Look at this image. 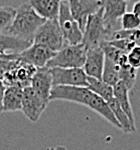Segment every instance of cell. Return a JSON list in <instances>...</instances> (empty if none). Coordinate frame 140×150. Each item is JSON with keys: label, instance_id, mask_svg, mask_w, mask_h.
<instances>
[{"label": "cell", "instance_id": "obj_25", "mask_svg": "<svg viewBox=\"0 0 140 150\" xmlns=\"http://www.w3.org/2000/svg\"><path fill=\"white\" fill-rule=\"evenodd\" d=\"M112 40H128L134 42L136 45H140V28L135 30H118L111 35L109 41Z\"/></svg>", "mask_w": 140, "mask_h": 150}, {"label": "cell", "instance_id": "obj_11", "mask_svg": "<svg viewBox=\"0 0 140 150\" xmlns=\"http://www.w3.org/2000/svg\"><path fill=\"white\" fill-rule=\"evenodd\" d=\"M56 53L38 44H32L30 47L18 55V59L23 62L34 66L36 68L47 67L49 60L54 58Z\"/></svg>", "mask_w": 140, "mask_h": 150}, {"label": "cell", "instance_id": "obj_15", "mask_svg": "<svg viewBox=\"0 0 140 150\" xmlns=\"http://www.w3.org/2000/svg\"><path fill=\"white\" fill-rule=\"evenodd\" d=\"M32 45V43L7 34H0V55H19Z\"/></svg>", "mask_w": 140, "mask_h": 150}, {"label": "cell", "instance_id": "obj_13", "mask_svg": "<svg viewBox=\"0 0 140 150\" xmlns=\"http://www.w3.org/2000/svg\"><path fill=\"white\" fill-rule=\"evenodd\" d=\"M30 87L45 105H49L51 101L49 96L52 88V78L49 68H38L36 74L31 79Z\"/></svg>", "mask_w": 140, "mask_h": 150}, {"label": "cell", "instance_id": "obj_9", "mask_svg": "<svg viewBox=\"0 0 140 150\" xmlns=\"http://www.w3.org/2000/svg\"><path fill=\"white\" fill-rule=\"evenodd\" d=\"M38 68L17 59L15 66L5 75L3 82L5 86H17L25 88L30 86L31 79Z\"/></svg>", "mask_w": 140, "mask_h": 150}, {"label": "cell", "instance_id": "obj_22", "mask_svg": "<svg viewBox=\"0 0 140 150\" xmlns=\"http://www.w3.org/2000/svg\"><path fill=\"white\" fill-rule=\"evenodd\" d=\"M102 81L110 86H114L120 81L119 79V66L105 57L104 68L102 73Z\"/></svg>", "mask_w": 140, "mask_h": 150}, {"label": "cell", "instance_id": "obj_23", "mask_svg": "<svg viewBox=\"0 0 140 150\" xmlns=\"http://www.w3.org/2000/svg\"><path fill=\"white\" fill-rule=\"evenodd\" d=\"M137 73H138V70L133 68L128 63L119 67V79L129 91L132 89L136 82Z\"/></svg>", "mask_w": 140, "mask_h": 150}, {"label": "cell", "instance_id": "obj_16", "mask_svg": "<svg viewBox=\"0 0 140 150\" xmlns=\"http://www.w3.org/2000/svg\"><path fill=\"white\" fill-rule=\"evenodd\" d=\"M61 2V0H29L28 3L39 16L49 21L58 19Z\"/></svg>", "mask_w": 140, "mask_h": 150}, {"label": "cell", "instance_id": "obj_33", "mask_svg": "<svg viewBox=\"0 0 140 150\" xmlns=\"http://www.w3.org/2000/svg\"><path fill=\"white\" fill-rule=\"evenodd\" d=\"M54 150H67V148H65V146H62V145H60V146H56V148H54Z\"/></svg>", "mask_w": 140, "mask_h": 150}, {"label": "cell", "instance_id": "obj_17", "mask_svg": "<svg viewBox=\"0 0 140 150\" xmlns=\"http://www.w3.org/2000/svg\"><path fill=\"white\" fill-rule=\"evenodd\" d=\"M23 88L17 86H6L3 96V112H12L21 111Z\"/></svg>", "mask_w": 140, "mask_h": 150}, {"label": "cell", "instance_id": "obj_12", "mask_svg": "<svg viewBox=\"0 0 140 150\" xmlns=\"http://www.w3.org/2000/svg\"><path fill=\"white\" fill-rule=\"evenodd\" d=\"M47 105L41 101L30 86L23 88L21 112L30 122H38Z\"/></svg>", "mask_w": 140, "mask_h": 150}, {"label": "cell", "instance_id": "obj_4", "mask_svg": "<svg viewBox=\"0 0 140 150\" xmlns=\"http://www.w3.org/2000/svg\"><path fill=\"white\" fill-rule=\"evenodd\" d=\"M110 34L106 30L103 19V9L99 10L88 18L84 30L83 42L87 50L100 47L102 42L109 41Z\"/></svg>", "mask_w": 140, "mask_h": 150}, {"label": "cell", "instance_id": "obj_27", "mask_svg": "<svg viewBox=\"0 0 140 150\" xmlns=\"http://www.w3.org/2000/svg\"><path fill=\"white\" fill-rule=\"evenodd\" d=\"M108 42L113 47L117 48L118 50L122 51V52L126 53V54H128L136 46V44L134 42L128 41V40H112V41H108Z\"/></svg>", "mask_w": 140, "mask_h": 150}, {"label": "cell", "instance_id": "obj_1", "mask_svg": "<svg viewBox=\"0 0 140 150\" xmlns=\"http://www.w3.org/2000/svg\"><path fill=\"white\" fill-rule=\"evenodd\" d=\"M45 21V19L39 16L28 2H25L16 9L15 17L6 34L33 43L36 32Z\"/></svg>", "mask_w": 140, "mask_h": 150}, {"label": "cell", "instance_id": "obj_26", "mask_svg": "<svg viewBox=\"0 0 140 150\" xmlns=\"http://www.w3.org/2000/svg\"><path fill=\"white\" fill-rule=\"evenodd\" d=\"M122 30H135L140 28V19L133 12H126L120 19Z\"/></svg>", "mask_w": 140, "mask_h": 150}, {"label": "cell", "instance_id": "obj_5", "mask_svg": "<svg viewBox=\"0 0 140 150\" xmlns=\"http://www.w3.org/2000/svg\"><path fill=\"white\" fill-rule=\"evenodd\" d=\"M58 23L67 45H78L82 43L84 34L78 23L72 16L68 1L61 2Z\"/></svg>", "mask_w": 140, "mask_h": 150}, {"label": "cell", "instance_id": "obj_2", "mask_svg": "<svg viewBox=\"0 0 140 150\" xmlns=\"http://www.w3.org/2000/svg\"><path fill=\"white\" fill-rule=\"evenodd\" d=\"M87 49L84 44L67 45L56 53L54 58L47 64V68H83L86 61Z\"/></svg>", "mask_w": 140, "mask_h": 150}, {"label": "cell", "instance_id": "obj_19", "mask_svg": "<svg viewBox=\"0 0 140 150\" xmlns=\"http://www.w3.org/2000/svg\"><path fill=\"white\" fill-rule=\"evenodd\" d=\"M107 103L109 105L111 111L114 114L116 120L118 121V123L121 126V130L124 133H131V132L136 131V129H134V128L132 127L128 117L126 116V114L123 112V110L121 109V107H120L119 103H118L117 100L115 98V96L111 100H109Z\"/></svg>", "mask_w": 140, "mask_h": 150}, {"label": "cell", "instance_id": "obj_36", "mask_svg": "<svg viewBox=\"0 0 140 150\" xmlns=\"http://www.w3.org/2000/svg\"><path fill=\"white\" fill-rule=\"evenodd\" d=\"M61 1H69V0H61Z\"/></svg>", "mask_w": 140, "mask_h": 150}, {"label": "cell", "instance_id": "obj_10", "mask_svg": "<svg viewBox=\"0 0 140 150\" xmlns=\"http://www.w3.org/2000/svg\"><path fill=\"white\" fill-rule=\"evenodd\" d=\"M70 11L84 34L88 18L102 8L101 0H69Z\"/></svg>", "mask_w": 140, "mask_h": 150}, {"label": "cell", "instance_id": "obj_3", "mask_svg": "<svg viewBox=\"0 0 140 150\" xmlns=\"http://www.w3.org/2000/svg\"><path fill=\"white\" fill-rule=\"evenodd\" d=\"M32 44L42 45L54 53H58L65 46H67L59 25L58 19L45 21V23L36 32Z\"/></svg>", "mask_w": 140, "mask_h": 150}, {"label": "cell", "instance_id": "obj_14", "mask_svg": "<svg viewBox=\"0 0 140 150\" xmlns=\"http://www.w3.org/2000/svg\"><path fill=\"white\" fill-rule=\"evenodd\" d=\"M104 63L105 55L101 48L98 47L89 49L87 50L86 61H85L83 69H84L85 73L87 74V76L102 80Z\"/></svg>", "mask_w": 140, "mask_h": 150}, {"label": "cell", "instance_id": "obj_18", "mask_svg": "<svg viewBox=\"0 0 140 150\" xmlns=\"http://www.w3.org/2000/svg\"><path fill=\"white\" fill-rule=\"evenodd\" d=\"M113 92H114V96L118 103H119L121 109L123 110V112L128 117L132 127L134 129H136V127H135L134 115H133L132 107H131L130 100H129V90L126 88V86L121 81H119L117 84L113 86Z\"/></svg>", "mask_w": 140, "mask_h": 150}, {"label": "cell", "instance_id": "obj_35", "mask_svg": "<svg viewBox=\"0 0 140 150\" xmlns=\"http://www.w3.org/2000/svg\"><path fill=\"white\" fill-rule=\"evenodd\" d=\"M123 1H125V2H128V1H131V0H123Z\"/></svg>", "mask_w": 140, "mask_h": 150}, {"label": "cell", "instance_id": "obj_24", "mask_svg": "<svg viewBox=\"0 0 140 150\" xmlns=\"http://www.w3.org/2000/svg\"><path fill=\"white\" fill-rule=\"evenodd\" d=\"M16 14V9L11 6H0V34L9 28Z\"/></svg>", "mask_w": 140, "mask_h": 150}, {"label": "cell", "instance_id": "obj_31", "mask_svg": "<svg viewBox=\"0 0 140 150\" xmlns=\"http://www.w3.org/2000/svg\"><path fill=\"white\" fill-rule=\"evenodd\" d=\"M132 12L140 19V0H136V1L134 2Z\"/></svg>", "mask_w": 140, "mask_h": 150}, {"label": "cell", "instance_id": "obj_28", "mask_svg": "<svg viewBox=\"0 0 140 150\" xmlns=\"http://www.w3.org/2000/svg\"><path fill=\"white\" fill-rule=\"evenodd\" d=\"M127 63L137 70L140 68V45H136L127 54Z\"/></svg>", "mask_w": 140, "mask_h": 150}, {"label": "cell", "instance_id": "obj_7", "mask_svg": "<svg viewBox=\"0 0 140 150\" xmlns=\"http://www.w3.org/2000/svg\"><path fill=\"white\" fill-rule=\"evenodd\" d=\"M52 78V86L88 87V76L83 68H49Z\"/></svg>", "mask_w": 140, "mask_h": 150}, {"label": "cell", "instance_id": "obj_20", "mask_svg": "<svg viewBox=\"0 0 140 150\" xmlns=\"http://www.w3.org/2000/svg\"><path fill=\"white\" fill-rule=\"evenodd\" d=\"M88 82H89V88L93 92H95L97 96L102 98L106 103L111 100L114 98V92H113V87L108 85L107 83L103 82L102 80L96 78H92L88 76Z\"/></svg>", "mask_w": 140, "mask_h": 150}, {"label": "cell", "instance_id": "obj_29", "mask_svg": "<svg viewBox=\"0 0 140 150\" xmlns=\"http://www.w3.org/2000/svg\"><path fill=\"white\" fill-rule=\"evenodd\" d=\"M17 60H4L0 59V80L3 81L5 75L15 66Z\"/></svg>", "mask_w": 140, "mask_h": 150}, {"label": "cell", "instance_id": "obj_32", "mask_svg": "<svg viewBox=\"0 0 140 150\" xmlns=\"http://www.w3.org/2000/svg\"><path fill=\"white\" fill-rule=\"evenodd\" d=\"M0 59H4V60H17L18 59V55H11V56L0 55Z\"/></svg>", "mask_w": 140, "mask_h": 150}, {"label": "cell", "instance_id": "obj_21", "mask_svg": "<svg viewBox=\"0 0 140 150\" xmlns=\"http://www.w3.org/2000/svg\"><path fill=\"white\" fill-rule=\"evenodd\" d=\"M100 48L104 52V55L107 59L111 60L112 62L117 64L118 66H122L124 64H127V54L122 51L118 50L117 48L113 47L109 44L108 41H104L101 43Z\"/></svg>", "mask_w": 140, "mask_h": 150}, {"label": "cell", "instance_id": "obj_34", "mask_svg": "<svg viewBox=\"0 0 140 150\" xmlns=\"http://www.w3.org/2000/svg\"><path fill=\"white\" fill-rule=\"evenodd\" d=\"M47 150H54V148H52V147H51V148H47Z\"/></svg>", "mask_w": 140, "mask_h": 150}, {"label": "cell", "instance_id": "obj_8", "mask_svg": "<svg viewBox=\"0 0 140 150\" xmlns=\"http://www.w3.org/2000/svg\"><path fill=\"white\" fill-rule=\"evenodd\" d=\"M101 2L104 25L111 38L113 33L121 30L120 19L126 13L127 2L123 0H101Z\"/></svg>", "mask_w": 140, "mask_h": 150}, {"label": "cell", "instance_id": "obj_6", "mask_svg": "<svg viewBox=\"0 0 140 150\" xmlns=\"http://www.w3.org/2000/svg\"><path fill=\"white\" fill-rule=\"evenodd\" d=\"M95 92L89 87L82 86H52L49 100H65L89 107Z\"/></svg>", "mask_w": 140, "mask_h": 150}, {"label": "cell", "instance_id": "obj_30", "mask_svg": "<svg viewBox=\"0 0 140 150\" xmlns=\"http://www.w3.org/2000/svg\"><path fill=\"white\" fill-rule=\"evenodd\" d=\"M6 86L2 80H0V112H3V96L5 92Z\"/></svg>", "mask_w": 140, "mask_h": 150}]
</instances>
